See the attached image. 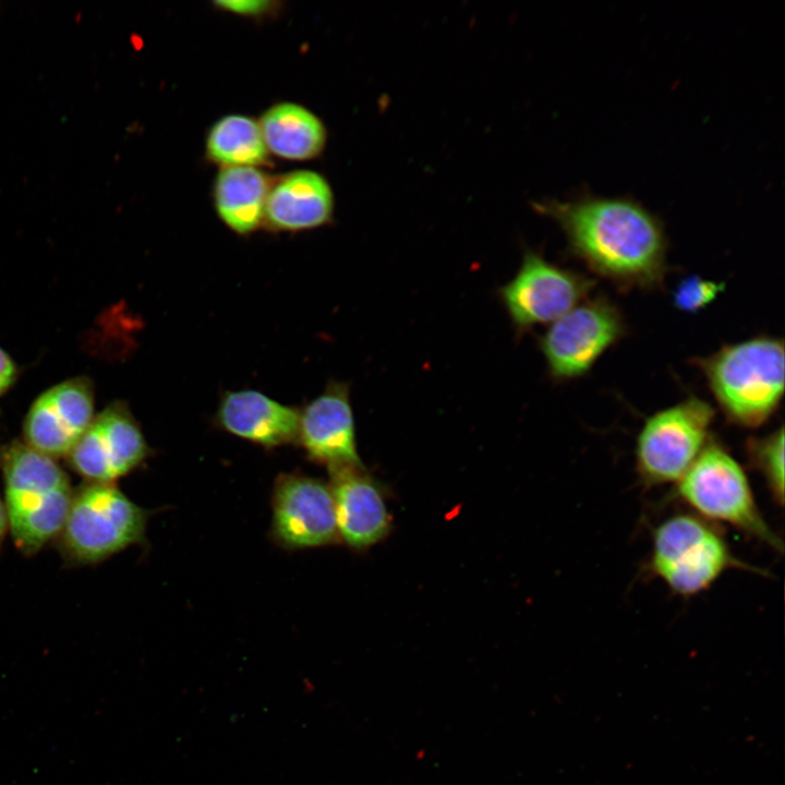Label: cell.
<instances>
[{
  "instance_id": "19",
  "label": "cell",
  "mask_w": 785,
  "mask_h": 785,
  "mask_svg": "<svg viewBox=\"0 0 785 785\" xmlns=\"http://www.w3.org/2000/svg\"><path fill=\"white\" fill-rule=\"evenodd\" d=\"M207 152L226 167H252L265 162L267 149L259 125L249 117L231 114L220 119L207 137Z\"/></svg>"
},
{
  "instance_id": "16",
  "label": "cell",
  "mask_w": 785,
  "mask_h": 785,
  "mask_svg": "<svg viewBox=\"0 0 785 785\" xmlns=\"http://www.w3.org/2000/svg\"><path fill=\"white\" fill-rule=\"evenodd\" d=\"M334 207L328 182L318 173L299 170L280 178L269 190L264 217L279 230H303L329 221Z\"/></svg>"
},
{
  "instance_id": "6",
  "label": "cell",
  "mask_w": 785,
  "mask_h": 785,
  "mask_svg": "<svg viewBox=\"0 0 785 785\" xmlns=\"http://www.w3.org/2000/svg\"><path fill=\"white\" fill-rule=\"evenodd\" d=\"M675 495L695 515L712 523L730 526L782 552V540L760 511L745 470L713 436L675 484Z\"/></svg>"
},
{
  "instance_id": "15",
  "label": "cell",
  "mask_w": 785,
  "mask_h": 785,
  "mask_svg": "<svg viewBox=\"0 0 785 785\" xmlns=\"http://www.w3.org/2000/svg\"><path fill=\"white\" fill-rule=\"evenodd\" d=\"M216 419L227 432L266 448L298 443L300 411L256 390L227 391Z\"/></svg>"
},
{
  "instance_id": "4",
  "label": "cell",
  "mask_w": 785,
  "mask_h": 785,
  "mask_svg": "<svg viewBox=\"0 0 785 785\" xmlns=\"http://www.w3.org/2000/svg\"><path fill=\"white\" fill-rule=\"evenodd\" d=\"M148 510L114 483L84 482L74 490L63 527L55 540L63 559L95 565L145 541Z\"/></svg>"
},
{
  "instance_id": "9",
  "label": "cell",
  "mask_w": 785,
  "mask_h": 785,
  "mask_svg": "<svg viewBox=\"0 0 785 785\" xmlns=\"http://www.w3.org/2000/svg\"><path fill=\"white\" fill-rule=\"evenodd\" d=\"M596 280L526 251L515 277L497 293L517 335L552 324L587 299Z\"/></svg>"
},
{
  "instance_id": "22",
  "label": "cell",
  "mask_w": 785,
  "mask_h": 785,
  "mask_svg": "<svg viewBox=\"0 0 785 785\" xmlns=\"http://www.w3.org/2000/svg\"><path fill=\"white\" fill-rule=\"evenodd\" d=\"M17 378V366L10 354L0 347V397L4 395Z\"/></svg>"
},
{
  "instance_id": "3",
  "label": "cell",
  "mask_w": 785,
  "mask_h": 785,
  "mask_svg": "<svg viewBox=\"0 0 785 785\" xmlns=\"http://www.w3.org/2000/svg\"><path fill=\"white\" fill-rule=\"evenodd\" d=\"M703 373L726 420L745 428L766 423L784 392V341L771 336L725 345L690 361Z\"/></svg>"
},
{
  "instance_id": "2",
  "label": "cell",
  "mask_w": 785,
  "mask_h": 785,
  "mask_svg": "<svg viewBox=\"0 0 785 785\" xmlns=\"http://www.w3.org/2000/svg\"><path fill=\"white\" fill-rule=\"evenodd\" d=\"M0 470L9 533L19 551L34 555L59 535L74 488L56 459L23 440L1 447Z\"/></svg>"
},
{
  "instance_id": "12",
  "label": "cell",
  "mask_w": 785,
  "mask_h": 785,
  "mask_svg": "<svg viewBox=\"0 0 785 785\" xmlns=\"http://www.w3.org/2000/svg\"><path fill=\"white\" fill-rule=\"evenodd\" d=\"M94 402V384L87 376L48 388L26 413L23 442L56 460L67 458L95 416Z\"/></svg>"
},
{
  "instance_id": "8",
  "label": "cell",
  "mask_w": 785,
  "mask_h": 785,
  "mask_svg": "<svg viewBox=\"0 0 785 785\" xmlns=\"http://www.w3.org/2000/svg\"><path fill=\"white\" fill-rule=\"evenodd\" d=\"M628 331L624 313L607 295H590L539 337L550 377L558 383L589 373L599 358Z\"/></svg>"
},
{
  "instance_id": "11",
  "label": "cell",
  "mask_w": 785,
  "mask_h": 785,
  "mask_svg": "<svg viewBox=\"0 0 785 785\" xmlns=\"http://www.w3.org/2000/svg\"><path fill=\"white\" fill-rule=\"evenodd\" d=\"M270 534L283 548L304 550L339 540L329 484L302 473H282L274 485Z\"/></svg>"
},
{
  "instance_id": "21",
  "label": "cell",
  "mask_w": 785,
  "mask_h": 785,
  "mask_svg": "<svg viewBox=\"0 0 785 785\" xmlns=\"http://www.w3.org/2000/svg\"><path fill=\"white\" fill-rule=\"evenodd\" d=\"M724 288V282H716L692 275L677 285L673 294V302L679 311L696 313L710 304Z\"/></svg>"
},
{
  "instance_id": "1",
  "label": "cell",
  "mask_w": 785,
  "mask_h": 785,
  "mask_svg": "<svg viewBox=\"0 0 785 785\" xmlns=\"http://www.w3.org/2000/svg\"><path fill=\"white\" fill-rule=\"evenodd\" d=\"M555 220L567 250L617 289L652 291L668 273L667 237L662 220L630 197L582 194L535 205Z\"/></svg>"
},
{
  "instance_id": "5",
  "label": "cell",
  "mask_w": 785,
  "mask_h": 785,
  "mask_svg": "<svg viewBox=\"0 0 785 785\" xmlns=\"http://www.w3.org/2000/svg\"><path fill=\"white\" fill-rule=\"evenodd\" d=\"M760 572L734 555L720 528L695 514H676L653 531L647 570L676 595L708 590L724 572Z\"/></svg>"
},
{
  "instance_id": "13",
  "label": "cell",
  "mask_w": 785,
  "mask_h": 785,
  "mask_svg": "<svg viewBox=\"0 0 785 785\" xmlns=\"http://www.w3.org/2000/svg\"><path fill=\"white\" fill-rule=\"evenodd\" d=\"M339 540L364 550L383 540L391 529L383 486L364 466L328 469Z\"/></svg>"
},
{
  "instance_id": "7",
  "label": "cell",
  "mask_w": 785,
  "mask_h": 785,
  "mask_svg": "<svg viewBox=\"0 0 785 785\" xmlns=\"http://www.w3.org/2000/svg\"><path fill=\"white\" fill-rule=\"evenodd\" d=\"M715 409L697 396L647 418L636 442V471L647 488L677 483L709 443Z\"/></svg>"
},
{
  "instance_id": "24",
  "label": "cell",
  "mask_w": 785,
  "mask_h": 785,
  "mask_svg": "<svg viewBox=\"0 0 785 785\" xmlns=\"http://www.w3.org/2000/svg\"><path fill=\"white\" fill-rule=\"evenodd\" d=\"M9 532L8 518L3 499L0 497V545L3 543L7 533Z\"/></svg>"
},
{
  "instance_id": "23",
  "label": "cell",
  "mask_w": 785,
  "mask_h": 785,
  "mask_svg": "<svg viewBox=\"0 0 785 785\" xmlns=\"http://www.w3.org/2000/svg\"><path fill=\"white\" fill-rule=\"evenodd\" d=\"M217 5H219L221 9L232 11L235 13L241 14H257L262 13L270 7V2L268 1H257V0H244V1H220L217 2Z\"/></svg>"
},
{
  "instance_id": "20",
  "label": "cell",
  "mask_w": 785,
  "mask_h": 785,
  "mask_svg": "<svg viewBox=\"0 0 785 785\" xmlns=\"http://www.w3.org/2000/svg\"><path fill=\"white\" fill-rule=\"evenodd\" d=\"M748 464L760 473L774 503L784 504V426L745 444Z\"/></svg>"
},
{
  "instance_id": "17",
  "label": "cell",
  "mask_w": 785,
  "mask_h": 785,
  "mask_svg": "<svg viewBox=\"0 0 785 785\" xmlns=\"http://www.w3.org/2000/svg\"><path fill=\"white\" fill-rule=\"evenodd\" d=\"M266 148L288 159L318 155L326 142L321 120L304 107L283 102L269 108L258 124Z\"/></svg>"
},
{
  "instance_id": "14",
  "label": "cell",
  "mask_w": 785,
  "mask_h": 785,
  "mask_svg": "<svg viewBox=\"0 0 785 785\" xmlns=\"http://www.w3.org/2000/svg\"><path fill=\"white\" fill-rule=\"evenodd\" d=\"M307 457L327 468L363 464L357 449L349 385L331 382L300 411L299 438Z\"/></svg>"
},
{
  "instance_id": "18",
  "label": "cell",
  "mask_w": 785,
  "mask_h": 785,
  "mask_svg": "<svg viewBox=\"0 0 785 785\" xmlns=\"http://www.w3.org/2000/svg\"><path fill=\"white\" fill-rule=\"evenodd\" d=\"M268 190L266 177L256 168L226 167L215 184L220 219L237 233L252 232L264 217Z\"/></svg>"
},
{
  "instance_id": "10",
  "label": "cell",
  "mask_w": 785,
  "mask_h": 785,
  "mask_svg": "<svg viewBox=\"0 0 785 785\" xmlns=\"http://www.w3.org/2000/svg\"><path fill=\"white\" fill-rule=\"evenodd\" d=\"M149 454L128 404L113 401L94 416L67 460L85 482L114 483L135 470Z\"/></svg>"
}]
</instances>
